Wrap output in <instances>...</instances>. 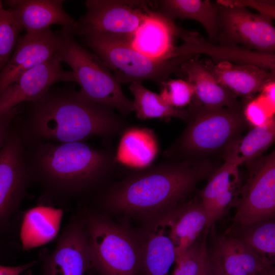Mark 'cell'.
I'll list each match as a JSON object with an SVG mask.
<instances>
[{
    "mask_svg": "<svg viewBox=\"0 0 275 275\" xmlns=\"http://www.w3.org/2000/svg\"><path fill=\"white\" fill-rule=\"evenodd\" d=\"M186 160L163 163L125 179L104 196L109 209L148 221L166 215L182 204L207 177L211 167Z\"/></svg>",
    "mask_w": 275,
    "mask_h": 275,
    "instance_id": "3957f363",
    "label": "cell"
},
{
    "mask_svg": "<svg viewBox=\"0 0 275 275\" xmlns=\"http://www.w3.org/2000/svg\"><path fill=\"white\" fill-rule=\"evenodd\" d=\"M166 221L176 259L209 228V216L201 200L183 203L168 214Z\"/></svg>",
    "mask_w": 275,
    "mask_h": 275,
    "instance_id": "44dd1931",
    "label": "cell"
},
{
    "mask_svg": "<svg viewBox=\"0 0 275 275\" xmlns=\"http://www.w3.org/2000/svg\"><path fill=\"white\" fill-rule=\"evenodd\" d=\"M167 215L148 221L146 228L138 237L139 275H169L172 266L176 262L175 249L166 221Z\"/></svg>",
    "mask_w": 275,
    "mask_h": 275,
    "instance_id": "9a60e30c",
    "label": "cell"
},
{
    "mask_svg": "<svg viewBox=\"0 0 275 275\" xmlns=\"http://www.w3.org/2000/svg\"><path fill=\"white\" fill-rule=\"evenodd\" d=\"M63 208L39 204L24 213L20 229L22 248L29 251L46 244L58 235Z\"/></svg>",
    "mask_w": 275,
    "mask_h": 275,
    "instance_id": "7402d4cb",
    "label": "cell"
},
{
    "mask_svg": "<svg viewBox=\"0 0 275 275\" xmlns=\"http://www.w3.org/2000/svg\"><path fill=\"white\" fill-rule=\"evenodd\" d=\"M275 138V121L273 117L265 124L254 127L243 138L238 139L226 149L225 161L239 166L254 159L271 146Z\"/></svg>",
    "mask_w": 275,
    "mask_h": 275,
    "instance_id": "484cf974",
    "label": "cell"
},
{
    "mask_svg": "<svg viewBox=\"0 0 275 275\" xmlns=\"http://www.w3.org/2000/svg\"><path fill=\"white\" fill-rule=\"evenodd\" d=\"M24 103L15 123L24 145L83 142L114 134L125 126L113 108L70 88H51L40 98Z\"/></svg>",
    "mask_w": 275,
    "mask_h": 275,
    "instance_id": "6da1fadb",
    "label": "cell"
},
{
    "mask_svg": "<svg viewBox=\"0 0 275 275\" xmlns=\"http://www.w3.org/2000/svg\"><path fill=\"white\" fill-rule=\"evenodd\" d=\"M158 11L171 20L192 19L205 29L209 41L216 42L218 12L216 3L208 0H162L155 3Z\"/></svg>",
    "mask_w": 275,
    "mask_h": 275,
    "instance_id": "603a6c76",
    "label": "cell"
},
{
    "mask_svg": "<svg viewBox=\"0 0 275 275\" xmlns=\"http://www.w3.org/2000/svg\"><path fill=\"white\" fill-rule=\"evenodd\" d=\"M217 3L230 6L246 8L250 7L258 11L259 14L274 19L275 17L274 1L268 0H219Z\"/></svg>",
    "mask_w": 275,
    "mask_h": 275,
    "instance_id": "836d02e7",
    "label": "cell"
},
{
    "mask_svg": "<svg viewBox=\"0 0 275 275\" xmlns=\"http://www.w3.org/2000/svg\"><path fill=\"white\" fill-rule=\"evenodd\" d=\"M77 36L103 62L119 84L141 83L146 80L161 84L172 74L177 75L181 65L196 56L158 61L134 49L127 36L83 33Z\"/></svg>",
    "mask_w": 275,
    "mask_h": 275,
    "instance_id": "277c9868",
    "label": "cell"
},
{
    "mask_svg": "<svg viewBox=\"0 0 275 275\" xmlns=\"http://www.w3.org/2000/svg\"><path fill=\"white\" fill-rule=\"evenodd\" d=\"M238 167L225 161L220 168L212 174L201 193V200L206 211L216 198L232 189L240 187Z\"/></svg>",
    "mask_w": 275,
    "mask_h": 275,
    "instance_id": "f1b7e54d",
    "label": "cell"
},
{
    "mask_svg": "<svg viewBox=\"0 0 275 275\" xmlns=\"http://www.w3.org/2000/svg\"><path fill=\"white\" fill-rule=\"evenodd\" d=\"M212 251L229 275H266L274 272V262L258 256L230 232L217 237Z\"/></svg>",
    "mask_w": 275,
    "mask_h": 275,
    "instance_id": "ffe728a7",
    "label": "cell"
},
{
    "mask_svg": "<svg viewBox=\"0 0 275 275\" xmlns=\"http://www.w3.org/2000/svg\"><path fill=\"white\" fill-rule=\"evenodd\" d=\"M56 55L27 71L0 93V115L38 99L59 82H75L72 71L65 70Z\"/></svg>",
    "mask_w": 275,
    "mask_h": 275,
    "instance_id": "4fadbf2b",
    "label": "cell"
},
{
    "mask_svg": "<svg viewBox=\"0 0 275 275\" xmlns=\"http://www.w3.org/2000/svg\"><path fill=\"white\" fill-rule=\"evenodd\" d=\"M177 28L174 21L152 10L127 39L132 47L150 58L169 60L175 58Z\"/></svg>",
    "mask_w": 275,
    "mask_h": 275,
    "instance_id": "2e32d148",
    "label": "cell"
},
{
    "mask_svg": "<svg viewBox=\"0 0 275 275\" xmlns=\"http://www.w3.org/2000/svg\"><path fill=\"white\" fill-rule=\"evenodd\" d=\"M37 263L34 260L17 266H4L0 265V275H21L27 270L32 268Z\"/></svg>",
    "mask_w": 275,
    "mask_h": 275,
    "instance_id": "8d00e7d4",
    "label": "cell"
},
{
    "mask_svg": "<svg viewBox=\"0 0 275 275\" xmlns=\"http://www.w3.org/2000/svg\"><path fill=\"white\" fill-rule=\"evenodd\" d=\"M158 149L157 140L151 130L132 127L123 133L116 158L118 161L125 166L143 169L153 161Z\"/></svg>",
    "mask_w": 275,
    "mask_h": 275,
    "instance_id": "cb8c5ba5",
    "label": "cell"
},
{
    "mask_svg": "<svg viewBox=\"0 0 275 275\" xmlns=\"http://www.w3.org/2000/svg\"><path fill=\"white\" fill-rule=\"evenodd\" d=\"M32 182L24 145L14 121L0 151V240L11 230Z\"/></svg>",
    "mask_w": 275,
    "mask_h": 275,
    "instance_id": "ba28073f",
    "label": "cell"
},
{
    "mask_svg": "<svg viewBox=\"0 0 275 275\" xmlns=\"http://www.w3.org/2000/svg\"><path fill=\"white\" fill-rule=\"evenodd\" d=\"M86 11L70 30L76 36L97 33L115 36L132 34L153 10L147 1L87 0Z\"/></svg>",
    "mask_w": 275,
    "mask_h": 275,
    "instance_id": "9c48e42d",
    "label": "cell"
},
{
    "mask_svg": "<svg viewBox=\"0 0 275 275\" xmlns=\"http://www.w3.org/2000/svg\"><path fill=\"white\" fill-rule=\"evenodd\" d=\"M252 167L247 182L241 189V197L235 206L236 228L274 219L275 154L271 153Z\"/></svg>",
    "mask_w": 275,
    "mask_h": 275,
    "instance_id": "8fae6325",
    "label": "cell"
},
{
    "mask_svg": "<svg viewBox=\"0 0 275 275\" xmlns=\"http://www.w3.org/2000/svg\"><path fill=\"white\" fill-rule=\"evenodd\" d=\"M21 275H33L32 268H30L27 270L26 271L24 272L23 273H22Z\"/></svg>",
    "mask_w": 275,
    "mask_h": 275,
    "instance_id": "60d3db41",
    "label": "cell"
},
{
    "mask_svg": "<svg viewBox=\"0 0 275 275\" xmlns=\"http://www.w3.org/2000/svg\"><path fill=\"white\" fill-rule=\"evenodd\" d=\"M186 42L190 54H208L212 57L211 60L214 63L227 61L236 64H252L265 68L269 67L271 63L272 59L269 54L243 48L217 47L206 42L195 32L190 33Z\"/></svg>",
    "mask_w": 275,
    "mask_h": 275,
    "instance_id": "d4e9b609",
    "label": "cell"
},
{
    "mask_svg": "<svg viewBox=\"0 0 275 275\" xmlns=\"http://www.w3.org/2000/svg\"><path fill=\"white\" fill-rule=\"evenodd\" d=\"M81 216L89 237L92 267L100 275H139L138 237L96 211L87 210Z\"/></svg>",
    "mask_w": 275,
    "mask_h": 275,
    "instance_id": "52a82bcc",
    "label": "cell"
},
{
    "mask_svg": "<svg viewBox=\"0 0 275 275\" xmlns=\"http://www.w3.org/2000/svg\"><path fill=\"white\" fill-rule=\"evenodd\" d=\"M218 12L216 41L222 47L240 48L274 54L275 29L272 19L246 8L215 3Z\"/></svg>",
    "mask_w": 275,
    "mask_h": 275,
    "instance_id": "30bf717a",
    "label": "cell"
},
{
    "mask_svg": "<svg viewBox=\"0 0 275 275\" xmlns=\"http://www.w3.org/2000/svg\"><path fill=\"white\" fill-rule=\"evenodd\" d=\"M63 0H7L5 7L26 31L34 33L50 28L53 24L72 26L74 19L63 8Z\"/></svg>",
    "mask_w": 275,
    "mask_h": 275,
    "instance_id": "d6986e66",
    "label": "cell"
},
{
    "mask_svg": "<svg viewBox=\"0 0 275 275\" xmlns=\"http://www.w3.org/2000/svg\"><path fill=\"white\" fill-rule=\"evenodd\" d=\"M198 275H212L209 266L208 252L204 256Z\"/></svg>",
    "mask_w": 275,
    "mask_h": 275,
    "instance_id": "f35d334b",
    "label": "cell"
},
{
    "mask_svg": "<svg viewBox=\"0 0 275 275\" xmlns=\"http://www.w3.org/2000/svg\"><path fill=\"white\" fill-rule=\"evenodd\" d=\"M243 105L209 108L190 103L187 109L188 125L167 154H205L227 149L238 139L244 128Z\"/></svg>",
    "mask_w": 275,
    "mask_h": 275,
    "instance_id": "8992f818",
    "label": "cell"
},
{
    "mask_svg": "<svg viewBox=\"0 0 275 275\" xmlns=\"http://www.w3.org/2000/svg\"><path fill=\"white\" fill-rule=\"evenodd\" d=\"M228 232L261 258L274 263L275 221H261Z\"/></svg>",
    "mask_w": 275,
    "mask_h": 275,
    "instance_id": "83f0119b",
    "label": "cell"
},
{
    "mask_svg": "<svg viewBox=\"0 0 275 275\" xmlns=\"http://www.w3.org/2000/svg\"><path fill=\"white\" fill-rule=\"evenodd\" d=\"M206 234L198 239L176 259L177 266L172 275H198L205 255L207 253Z\"/></svg>",
    "mask_w": 275,
    "mask_h": 275,
    "instance_id": "4dcf8cb0",
    "label": "cell"
},
{
    "mask_svg": "<svg viewBox=\"0 0 275 275\" xmlns=\"http://www.w3.org/2000/svg\"><path fill=\"white\" fill-rule=\"evenodd\" d=\"M203 63L222 86L245 101L254 98L266 85L274 81V71L255 64L214 63L209 59Z\"/></svg>",
    "mask_w": 275,
    "mask_h": 275,
    "instance_id": "e0dca14e",
    "label": "cell"
},
{
    "mask_svg": "<svg viewBox=\"0 0 275 275\" xmlns=\"http://www.w3.org/2000/svg\"><path fill=\"white\" fill-rule=\"evenodd\" d=\"M24 150L32 181L40 188V204L64 205L95 186L111 166L107 153L84 142H40Z\"/></svg>",
    "mask_w": 275,
    "mask_h": 275,
    "instance_id": "7a4b0ae2",
    "label": "cell"
},
{
    "mask_svg": "<svg viewBox=\"0 0 275 275\" xmlns=\"http://www.w3.org/2000/svg\"><path fill=\"white\" fill-rule=\"evenodd\" d=\"M266 275H275V272H272Z\"/></svg>",
    "mask_w": 275,
    "mask_h": 275,
    "instance_id": "b9f144b4",
    "label": "cell"
},
{
    "mask_svg": "<svg viewBox=\"0 0 275 275\" xmlns=\"http://www.w3.org/2000/svg\"><path fill=\"white\" fill-rule=\"evenodd\" d=\"M8 243L5 239L0 240V258L6 256L8 252L9 247Z\"/></svg>",
    "mask_w": 275,
    "mask_h": 275,
    "instance_id": "ab89813d",
    "label": "cell"
},
{
    "mask_svg": "<svg viewBox=\"0 0 275 275\" xmlns=\"http://www.w3.org/2000/svg\"><path fill=\"white\" fill-rule=\"evenodd\" d=\"M23 104H21L0 115V151L15 118L21 111Z\"/></svg>",
    "mask_w": 275,
    "mask_h": 275,
    "instance_id": "e575fe53",
    "label": "cell"
},
{
    "mask_svg": "<svg viewBox=\"0 0 275 275\" xmlns=\"http://www.w3.org/2000/svg\"><path fill=\"white\" fill-rule=\"evenodd\" d=\"M196 56L183 62L177 75L192 86L191 103L206 107H233L241 105L237 96L222 86Z\"/></svg>",
    "mask_w": 275,
    "mask_h": 275,
    "instance_id": "ac0fdd59",
    "label": "cell"
},
{
    "mask_svg": "<svg viewBox=\"0 0 275 275\" xmlns=\"http://www.w3.org/2000/svg\"><path fill=\"white\" fill-rule=\"evenodd\" d=\"M159 95L168 105L178 108L190 104L194 90L191 85L184 79H168L161 84Z\"/></svg>",
    "mask_w": 275,
    "mask_h": 275,
    "instance_id": "1f68e13d",
    "label": "cell"
},
{
    "mask_svg": "<svg viewBox=\"0 0 275 275\" xmlns=\"http://www.w3.org/2000/svg\"><path fill=\"white\" fill-rule=\"evenodd\" d=\"M269 108L274 112L275 107V82L272 81L266 85L259 96Z\"/></svg>",
    "mask_w": 275,
    "mask_h": 275,
    "instance_id": "d590c367",
    "label": "cell"
},
{
    "mask_svg": "<svg viewBox=\"0 0 275 275\" xmlns=\"http://www.w3.org/2000/svg\"><path fill=\"white\" fill-rule=\"evenodd\" d=\"M56 34L59 40L56 56L70 67L87 98L124 115L134 111L133 101L124 95L121 84L96 54L78 43L70 27H63Z\"/></svg>",
    "mask_w": 275,
    "mask_h": 275,
    "instance_id": "5b68a950",
    "label": "cell"
},
{
    "mask_svg": "<svg viewBox=\"0 0 275 275\" xmlns=\"http://www.w3.org/2000/svg\"><path fill=\"white\" fill-rule=\"evenodd\" d=\"M129 90L134 97V111L138 118L145 120L175 117L187 120L188 114L187 109L175 108L168 105L159 94L147 89L141 83L130 84Z\"/></svg>",
    "mask_w": 275,
    "mask_h": 275,
    "instance_id": "4316f807",
    "label": "cell"
},
{
    "mask_svg": "<svg viewBox=\"0 0 275 275\" xmlns=\"http://www.w3.org/2000/svg\"><path fill=\"white\" fill-rule=\"evenodd\" d=\"M23 27L0 1V71L13 53Z\"/></svg>",
    "mask_w": 275,
    "mask_h": 275,
    "instance_id": "f546056e",
    "label": "cell"
},
{
    "mask_svg": "<svg viewBox=\"0 0 275 275\" xmlns=\"http://www.w3.org/2000/svg\"><path fill=\"white\" fill-rule=\"evenodd\" d=\"M210 270L212 275H229L223 269L215 254L212 251L208 253Z\"/></svg>",
    "mask_w": 275,
    "mask_h": 275,
    "instance_id": "74e56055",
    "label": "cell"
},
{
    "mask_svg": "<svg viewBox=\"0 0 275 275\" xmlns=\"http://www.w3.org/2000/svg\"><path fill=\"white\" fill-rule=\"evenodd\" d=\"M58 35L50 28L20 36L10 58L0 71V93L20 75L57 53Z\"/></svg>",
    "mask_w": 275,
    "mask_h": 275,
    "instance_id": "5bb4252c",
    "label": "cell"
},
{
    "mask_svg": "<svg viewBox=\"0 0 275 275\" xmlns=\"http://www.w3.org/2000/svg\"><path fill=\"white\" fill-rule=\"evenodd\" d=\"M40 275H86L92 267L89 237L82 216H74L59 235L55 249L42 256Z\"/></svg>",
    "mask_w": 275,
    "mask_h": 275,
    "instance_id": "7c38bea8",
    "label": "cell"
},
{
    "mask_svg": "<svg viewBox=\"0 0 275 275\" xmlns=\"http://www.w3.org/2000/svg\"><path fill=\"white\" fill-rule=\"evenodd\" d=\"M274 113L259 96L244 102L243 114L244 118L254 127L266 123L274 117Z\"/></svg>",
    "mask_w": 275,
    "mask_h": 275,
    "instance_id": "d6a6232c",
    "label": "cell"
}]
</instances>
